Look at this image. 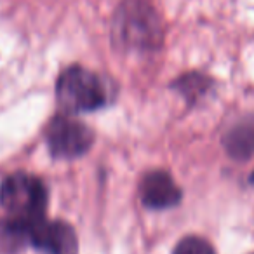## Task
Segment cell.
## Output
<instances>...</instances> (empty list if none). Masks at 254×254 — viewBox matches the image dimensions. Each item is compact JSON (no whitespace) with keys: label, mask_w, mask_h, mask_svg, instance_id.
I'll return each instance as SVG.
<instances>
[{"label":"cell","mask_w":254,"mask_h":254,"mask_svg":"<svg viewBox=\"0 0 254 254\" xmlns=\"http://www.w3.org/2000/svg\"><path fill=\"white\" fill-rule=\"evenodd\" d=\"M0 204L9 214V219L32 228L46 216V187L39 178L30 174H11L0 187Z\"/></svg>","instance_id":"6da1fadb"},{"label":"cell","mask_w":254,"mask_h":254,"mask_svg":"<svg viewBox=\"0 0 254 254\" xmlns=\"http://www.w3.org/2000/svg\"><path fill=\"white\" fill-rule=\"evenodd\" d=\"M113 35L131 49H152L162 39V23L157 11L143 0H126L117 11Z\"/></svg>","instance_id":"7a4b0ae2"},{"label":"cell","mask_w":254,"mask_h":254,"mask_svg":"<svg viewBox=\"0 0 254 254\" xmlns=\"http://www.w3.org/2000/svg\"><path fill=\"white\" fill-rule=\"evenodd\" d=\"M58 101L66 112H94L106 101L101 78L87 68L70 66L60 75L56 84Z\"/></svg>","instance_id":"3957f363"},{"label":"cell","mask_w":254,"mask_h":254,"mask_svg":"<svg viewBox=\"0 0 254 254\" xmlns=\"http://www.w3.org/2000/svg\"><path fill=\"white\" fill-rule=\"evenodd\" d=\"M94 134L85 124L70 117H58L47 127V145L58 159H75L91 148Z\"/></svg>","instance_id":"277c9868"},{"label":"cell","mask_w":254,"mask_h":254,"mask_svg":"<svg viewBox=\"0 0 254 254\" xmlns=\"http://www.w3.org/2000/svg\"><path fill=\"white\" fill-rule=\"evenodd\" d=\"M30 244L44 254H77V233L64 221H39L30 228Z\"/></svg>","instance_id":"5b68a950"},{"label":"cell","mask_w":254,"mask_h":254,"mask_svg":"<svg viewBox=\"0 0 254 254\" xmlns=\"http://www.w3.org/2000/svg\"><path fill=\"white\" fill-rule=\"evenodd\" d=\"M139 197L141 202L150 209H167L180 204L181 190L171 174L164 171L148 173L139 185Z\"/></svg>","instance_id":"8992f818"},{"label":"cell","mask_w":254,"mask_h":254,"mask_svg":"<svg viewBox=\"0 0 254 254\" xmlns=\"http://www.w3.org/2000/svg\"><path fill=\"white\" fill-rule=\"evenodd\" d=\"M30 244V226L18 221H0V251L2 253H18Z\"/></svg>","instance_id":"52a82bcc"},{"label":"cell","mask_w":254,"mask_h":254,"mask_svg":"<svg viewBox=\"0 0 254 254\" xmlns=\"http://www.w3.org/2000/svg\"><path fill=\"white\" fill-rule=\"evenodd\" d=\"M173 254H216L214 247L202 237H185L174 247Z\"/></svg>","instance_id":"ba28073f"}]
</instances>
